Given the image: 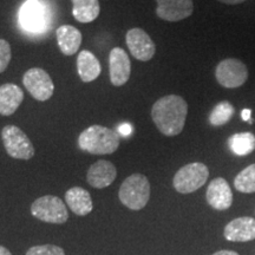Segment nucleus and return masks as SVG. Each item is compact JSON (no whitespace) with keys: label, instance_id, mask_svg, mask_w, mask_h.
I'll return each instance as SVG.
<instances>
[{"label":"nucleus","instance_id":"nucleus-2","mask_svg":"<svg viewBox=\"0 0 255 255\" xmlns=\"http://www.w3.org/2000/svg\"><path fill=\"white\" fill-rule=\"evenodd\" d=\"M78 145L89 154L109 155L120 148V135L110 128L91 126L79 135Z\"/></svg>","mask_w":255,"mask_h":255},{"label":"nucleus","instance_id":"nucleus-6","mask_svg":"<svg viewBox=\"0 0 255 255\" xmlns=\"http://www.w3.org/2000/svg\"><path fill=\"white\" fill-rule=\"evenodd\" d=\"M2 144L7 154L15 159H31L34 156V146L20 128L6 126L1 130Z\"/></svg>","mask_w":255,"mask_h":255},{"label":"nucleus","instance_id":"nucleus-7","mask_svg":"<svg viewBox=\"0 0 255 255\" xmlns=\"http://www.w3.org/2000/svg\"><path fill=\"white\" fill-rule=\"evenodd\" d=\"M215 78L219 84L226 89L240 88L247 82L248 69L240 59H223L216 66Z\"/></svg>","mask_w":255,"mask_h":255},{"label":"nucleus","instance_id":"nucleus-1","mask_svg":"<svg viewBox=\"0 0 255 255\" xmlns=\"http://www.w3.org/2000/svg\"><path fill=\"white\" fill-rule=\"evenodd\" d=\"M188 115V104L177 95H168L159 98L151 108V119L163 135L177 136L182 132Z\"/></svg>","mask_w":255,"mask_h":255},{"label":"nucleus","instance_id":"nucleus-11","mask_svg":"<svg viewBox=\"0 0 255 255\" xmlns=\"http://www.w3.org/2000/svg\"><path fill=\"white\" fill-rule=\"evenodd\" d=\"M156 14L165 21H180L189 18L194 12L193 0H156Z\"/></svg>","mask_w":255,"mask_h":255},{"label":"nucleus","instance_id":"nucleus-28","mask_svg":"<svg viewBox=\"0 0 255 255\" xmlns=\"http://www.w3.org/2000/svg\"><path fill=\"white\" fill-rule=\"evenodd\" d=\"M213 255H239V254L237 252H233V251H219Z\"/></svg>","mask_w":255,"mask_h":255},{"label":"nucleus","instance_id":"nucleus-9","mask_svg":"<svg viewBox=\"0 0 255 255\" xmlns=\"http://www.w3.org/2000/svg\"><path fill=\"white\" fill-rule=\"evenodd\" d=\"M127 46L133 58L141 62H149L155 56L156 45L148 33L142 28L135 27L127 32Z\"/></svg>","mask_w":255,"mask_h":255},{"label":"nucleus","instance_id":"nucleus-13","mask_svg":"<svg viewBox=\"0 0 255 255\" xmlns=\"http://www.w3.org/2000/svg\"><path fill=\"white\" fill-rule=\"evenodd\" d=\"M206 199L208 205L216 210L231 208L233 203V193L227 181L223 177H216L207 188Z\"/></svg>","mask_w":255,"mask_h":255},{"label":"nucleus","instance_id":"nucleus-16","mask_svg":"<svg viewBox=\"0 0 255 255\" xmlns=\"http://www.w3.org/2000/svg\"><path fill=\"white\" fill-rule=\"evenodd\" d=\"M24 101V91L18 85L6 83L0 87V115L11 116Z\"/></svg>","mask_w":255,"mask_h":255},{"label":"nucleus","instance_id":"nucleus-17","mask_svg":"<svg viewBox=\"0 0 255 255\" xmlns=\"http://www.w3.org/2000/svg\"><path fill=\"white\" fill-rule=\"evenodd\" d=\"M57 41L63 55L73 56L79 50L83 37L81 31L72 25H62L56 31Z\"/></svg>","mask_w":255,"mask_h":255},{"label":"nucleus","instance_id":"nucleus-24","mask_svg":"<svg viewBox=\"0 0 255 255\" xmlns=\"http://www.w3.org/2000/svg\"><path fill=\"white\" fill-rule=\"evenodd\" d=\"M26 255H65L63 248L56 245H40V246L31 247Z\"/></svg>","mask_w":255,"mask_h":255},{"label":"nucleus","instance_id":"nucleus-23","mask_svg":"<svg viewBox=\"0 0 255 255\" xmlns=\"http://www.w3.org/2000/svg\"><path fill=\"white\" fill-rule=\"evenodd\" d=\"M234 186L240 193H255V163L248 165L235 176Z\"/></svg>","mask_w":255,"mask_h":255},{"label":"nucleus","instance_id":"nucleus-27","mask_svg":"<svg viewBox=\"0 0 255 255\" xmlns=\"http://www.w3.org/2000/svg\"><path fill=\"white\" fill-rule=\"evenodd\" d=\"M219 1H221L223 4H227V5H238V4H241V2L246 1V0H219Z\"/></svg>","mask_w":255,"mask_h":255},{"label":"nucleus","instance_id":"nucleus-25","mask_svg":"<svg viewBox=\"0 0 255 255\" xmlns=\"http://www.w3.org/2000/svg\"><path fill=\"white\" fill-rule=\"evenodd\" d=\"M11 46L8 41L5 39H0V73L4 72L7 69L9 62H11Z\"/></svg>","mask_w":255,"mask_h":255},{"label":"nucleus","instance_id":"nucleus-20","mask_svg":"<svg viewBox=\"0 0 255 255\" xmlns=\"http://www.w3.org/2000/svg\"><path fill=\"white\" fill-rule=\"evenodd\" d=\"M71 1L73 5L72 15L79 23H91L100 15V0H71Z\"/></svg>","mask_w":255,"mask_h":255},{"label":"nucleus","instance_id":"nucleus-19","mask_svg":"<svg viewBox=\"0 0 255 255\" xmlns=\"http://www.w3.org/2000/svg\"><path fill=\"white\" fill-rule=\"evenodd\" d=\"M77 70L82 82L90 83L101 75L102 66L94 53L88 50H83L77 57Z\"/></svg>","mask_w":255,"mask_h":255},{"label":"nucleus","instance_id":"nucleus-14","mask_svg":"<svg viewBox=\"0 0 255 255\" xmlns=\"http://www.w3.org/2000/svg\"><path fill=\"white\" fill-rule=\"evenodd\" d=\"M117 176V169L114 163L107 159H100L89 168L87 181L96 189L109 187Z\"/></svg>","mask_w":255,"mask_h":255},{"label":"nucleus","instance_id":"nucleus-3","mask_svg":"<svg viewBox=\"0 0 255 255\" xmlns=\"http://www.w3.org/2000/svg\"><path fill=\"white\" fill-rule=\"evenodd\" d=\"M119 197L124 206L131 210H141L150 199V183L142 174H132L123 181Z\"/></svg>","mask_w":255,"mask_h":255},{"label":"nucleus","instance_id":"nucleus-22","mask_svg":"<svg viewBox=\"0 0 255 255\" xmlns=\"http://www.w3.org/2000/svg\"><path fill=\"white\" fill-rule=\"evenodd\" d=\"M234 113L235 109L232 103H229L227 101L220 102L219 104L215 105L214 109L212 110V113L209 115V123L213 127L225 126V124H227L232 120V117L234 116Z\"/></svg>","mask_w":255,"mask_h":255},{"label":"nucleus","instance_id":"nucleus-26","mask_svg":"<svg viewBox=\"0 0 255 255\" xmlns=\"http://www.w3.org/2000/svg\"><path fill=\"white\" fill-rule=\"evenodd\" d=\"M251 116H252V110L251 109H244L241 111V119L244 121H247V122H250Z\"/></svg>","mask_w":255,"mask_h":255},{"label":"nucleus","instance_id":"nucleus-4","mask_svg":"<svg viewBox=\"0 0 255 255\" xmlns=\"http://www.w3.org/2000/svg\"><path fill=\"white\" fill-rule=\"evenodd\" d=\"M209 177V170L206 164L194 162L184 165L175 174L173 184L180 194H190L203 187Z\"/></svg>","mask_w":255,"mask_h":255},{"label":"nucleus","instance_id":"nucleus-15","mask_svg":"<svg viewBox=\"0 0 255 255\" xmlns=\"http://www.w3.org/2000/svg\"><path fill=\"white\" fill-rule=\"evenodd\" d=\"M225 238L232 242L255 240V219L250 216L234 219L225 227Z\"/></svg>","mask_w":255,"mask_h":255},{"label":"nucleus","instance_id":"nucleus-21","mask_svg":"<svg viewBox=\"0 0 255 255\" xmlns=\"http://www.w3.org/2000/svg\"><path fill=\"white\" fill-rule=\"evenodd\" d=\"M228 145L237 156H247L255 150V135L252 132H238L229 137Z\"/></svg>","mask_w":255,"mask_h":255},{"label":"nucleus","instance_id":"nucleus-5","mask_svg":"<svg viewBox=\"0 0 255 255\" xmlns=\"http://www.w3.org/2000/svg\"><path fill=\"white\" fill-rule=\"evenodd\" d=\"M31 213L34 218L43 222L63 225L68 221L69 213L62 199L53 195H45L32 203Z\"/></svg>","mask_w":255,"mask_h":255},{"label":"nucleus","instance_id":"nucleus-12","mask_svg":"<svg viewBox=\"0 0 255 255\" xmlns=\"http://www.w3.org/2000/svg\"><path fill=\"white\" fill-rule=\"evenodd\" d=\"M110 82L114 87H122L131 75V62L128 53L121 47H114L109 55Z\"/></svg>","mask_w":255,"mask_h":255},{"label":"nucleus","instance_id":"nucleus-8","mask_svg":"<svg viewBox=\"0 0 255 255\" xmlns=\"http://www.w3.org/2000/svg\"><path fill=\"white\" fill-rule=\"evenodd\" d=\"M23 84L34 100L45 102L50 100L55 91V84L50 75L40 68H32L25 72Z\"/></svg>","mask_w":255,"mask_h":255},{"label":"nucleus","instance_id":"nucleus-29","mask_svg":"<svg viewBox=\"0 0 255 255\" xmlns=\"http://www.w3.org/2000/svg\"><path fill=\"white\" fill-rule=\"evenodd\" d=\"M0 255H12L11 252H9L7 248L0 246Z\"/></svg>","mask_w":255,"mask_h":255},{"label":"nucleus","instance_id":"nucleus-18","mask_svg":"<svg viewBox=\"0 0 255 255\" xmlns=\"http://www.w3.org/2000/svg\"><path fill=\"white\" fill-rule=\"evenodd\" d=\"M66 205L78 216L90 214L94 209L90 193L82 187H73L65 193Z\"/></svg>","mask_w":255,"mask_h":255},{"label":"nucleus","instance_id":"nucleus-10","mask_svg":"<svg viewBox=\"0 0 255 255\" xmlns=\"http://www.w3.org/2000/svg\"><path fill=\"white\" fill-rule=\"evenodd\" d=\"M46 8L38 0H27L19 11L21 27L28 32H43L47 26Z\"/></svg>","mask_w":255,"mask_h":255}]
</instances>
